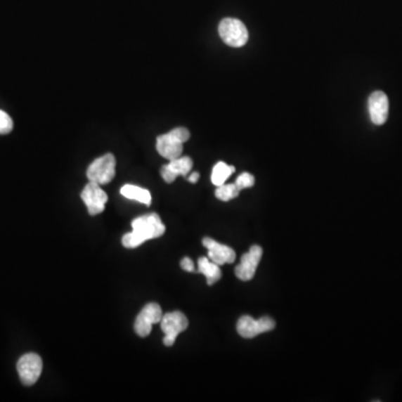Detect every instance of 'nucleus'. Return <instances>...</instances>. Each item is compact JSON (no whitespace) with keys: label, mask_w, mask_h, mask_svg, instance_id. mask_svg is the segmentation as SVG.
Listing matches in <instances>:
<instances>
[{"label":"nucleus","mask_w":402,"mask_h":402,"mask_svg":"<svg viewBox=\"0 0 402 402\" xmlns=\"http://www.w3.org/2000/svg\"><path fill=\"white\" fill-rule=\"evenodd\" d=\"M132 231L125 234L122 244L125 248H136L147 240H155L162 236L166 231V226L161 221L160 216L155 212L140 216L132 221Z\"/></svg>","instance_id":"nucleus-1"},{"label":"nucleus","mask_w":402,"mask_h":402,"mask_svg":"<svg viewBox=\"0 0 402 402\" xmlns=\"http://www.w3.org/2000/svg\"><path fill=\"white\" fill-rule=\"evenodd\" d=\"M190 138V132L185 128H176L169 134L159 136L157 150L159 155L169 161L180 158L183 151V143Z\"/></svg>","instance_id":"nucleus-2"},{"label":"nucleus","mask_w":402,"mask_h":402,"mask_svg":"<svg viewBox=\"0 0 402 402\" xmlns=\"http://www.w3.org/2000/svg\"><path fill=\"white\" fill-rule=\"evenodd\" d=\"M117 160L112 153H106L103 157L96 159L87 169L86 176L91 182L98 185H108L115 177Z\"/></svg>","instance_id":"nucleus-3"},{"label":"nucleus","mask_w":402,"mask_h":402,"mask_svg":"<svg viewBox=\"0 0 402 402\" xmlns=\"http://www.w3.org/2000/svg\"><path fill=\"white\" fill-rule=\"evenodd\" d=\"M221 39L228 46L242 47L248 41V30L242 20L225 18L218 27Z\"/></svg>","instance_id":"nucleus-4"},{"label":"nucleus","mask_w":402,"mask_h":402,"mask_svg":"<svg viewBox=\"0 0 402 402\" xmlns=\"http://www.w3.org/2000/svg\"><path fill=\"white\" fill-rule=\"evenodd\" d=\"M161 330L164 333L163 344L166 346H172L176 342L178 335L186 331L189 325L187 316L179 311L167 313L162 316L160 322Z\"/></svg>","instance_id":"nucleus-5"},{"label":"nucleus","mask_w":402,"mask_h":402,"mask_svg":"<svg viewBox=\"0 0 402 402\" xmlns=\"http://www.w3.org/2000/svg\"><path fill=\"white\" fill-rule=\"evenodd\" d=\"M274 320L269 316H263L259 320H255L249 316H244L237 322V332L244 339H253L257 335L275 329Z\"/></svg>","instance_id":"nucleus-6"},{"label":"nucleus","mask_w":402,"mask_h":402,"mask_svg":"<svg viewBox=\"0 0 402 402\" xmlns=\"http://www.w3.org/2000/svg\"><path fill=\"white\" fill-rule=\"evenodd\" d=\"M17 371L25 386H33L37 382L43 371V361L36 354H27L17 362Z\"/></svg>","instance_id":"nucleus-7"},{"label":"nucleus","mask_w":402,"mask_h":402,"mask_svg":"<svg viewBox=\"0 0 402 402\" xmlns=\"http://www.w3.org/2000/svg\"><path fill=\"white\" fill-rule=\"evenodd\" d=\"M163 313L160 305L149 303L142 309L134 322V331L141 337H148L153 331V324L160 323Z\"/></svg>","instance_id":"nucleus-8"},{"label":"nucleus","mask_w":402,"mask_h":402,"mask_svg":"<svg viewBox=\"0 0 402 402\" xmlns=\"http://www.w3.org/2000/svg\"><path fill=\"white\" fill-rule=\"evenodd\" d=\"M82 200L91 216L100 215L108 202V195L96 182H89L81 193Z\"/></svg>","instance_id":"nucleus-9"},{"label":"nucleus","mask_w":402,"mask_h":402,"mask_svg":"<svg viewBox=\"0 0 402 402\" xmlns=\"http://www.w3.org/2000/svg\"><path fill=\"white\" fill-rule=\"evenodd\" d=\"M263 256V249L259 245H254L249 248L247 253L242 255L240 263L235 268V274L242 282L253 280L256 274V269L259 267Z\"/></svg>","instance_id":"nucleus-10"},{"label":"nucleus","mask_w":402,"mask_h":402,"mask_svg":"<svg viewBox=\"0 0 402 402\" xmlns=\"http://www.w3.org/2000/svg\"><path fill=\"white\" fill-rule=\"evenodd\" d=\"M202 244L208 249V259L219 266L223 264L234 263L236 259V253L233 248L228 247L227 245L221 244L212 240L209 237H205Z\"/></svg>","instance_id":"nucleus-11"},{"label":"nucleus","mask_w":402,"mask_h":402,"mask_svg":"<svg viewBox=\"0 0 402 402\" xmlns=\"http://www.w3.org/2000/svg\"><path fill=\"white\" fill-rule=\"evenodd\" d=\"M370 117L375 125H382L388 120L389 100L382 91H375L369 98Z\"/></svg>","instance_id":"nucleus-12"},{"label":"nucleus","mask_w":402,"mask_h":402,"mask_svg":"<svg viewBox=\"0 0 402 402\" xmlns=\"http://www.w3.org/2000/svg\"><path fill=\"white\" fill-rule=\"evenodd\" d=\"M193 162L189 157H180L170 161L161 169V176L167 183H172L179 176L186 177L193 169Z\"/></svg>","instance_id":"nucleus-13"},{"label":"nucleus","mask_w":402,"mask_h":402,"mask_svg":"<svg viewBox=\"0 0 402 402\" xmlns=\"http://www.w3.org/2000/svg\"><path fill=\"white\" fill-rule=\"evenodd\" d=\"M198 272L207 278L208 285H214L221 278V267L207 257H200L198 261Z\"/></svg>","instance_id":"nucleus-14"},{"label":"nucleus","mask_w":402,"mask_h":402,"mask_svg":"<svg viewBox=\"0 0 402 402\" xmlns=\"http://www.w3.org/2000/svg\"><path fill=\"white\" fill-rule=\"evenodd\" d=\"M121 195L125 198L131 199V200L139 201L145 206H150L151 201H153V197H151L149 190L144 189V188L138 187V186L125 185L124 187L121 188Z\"/></svg>","instance_id":"nucleus-15"},{"label":"nucleus","mask_w":402,"mask_h":402,"mask_svg":"<svg viewBox=\"0 0 402 402\" xmlns=\"http://www.w3.org/2000/svg\"><path fill=\"white\" fill-rule=\"evenodd\" d=\"M234 172V167L228 166L225 162H218L212 169V182L217 187L225 185L226 180L228 179Z\"/></svg>","instance_id":"nucleus-16"},{"label":"nucleus","mask_w":402,"mask_h":402,"mask_svg":"<svg viewBox=\"0 0 402 402\" xmlns=\"http://www.w3.org/2000/svg\"><path fill=\"white\" fill-rule=\"evenodd\" d=\"M240 193V188L237 187L236 183H229L219 186L216 190V197L221 201H229L238 197Z\"/></svg>","instance_id":"nucleus-17"},{"label":"nucleus","mask_w":402,"mask_h":402,"mask_svg":"<svg viewBox=\"0 0 402 402\" xmlns=\"http://www.w3.org/2000/svg\"><path fill=\"white\" fill-rule=\"evenodd\" d=\"M235 183H236L237 187L240 188V190H242V189L253 187L255 185V178H254L253 174L244 172V174H240V177L237 178Z\"/></svg>","instance_id":"nucleus-18"},{"label":"nucleus","mask_w":402,"mask_h":402,"mask_svg":"<svg viewBox=\"0 0 402 402\" xmlns=\"http://www.w3.org/2000/svg\"><path fill=\"white\" fill-rule=\"evenodd\" d=\"M14 123L6 112L0 111V134H11Z\"/></svg>","instance_id":"nucleus-19"},{"label":"nucleus","mask_w":402,"mask_h":402,"mask_svg":"<svg viewBox=\"0 0 402 402\" xmlns=\"http://www.w3.org/2000/svg\"><path fill=\"white\" fill-rule=\"evenodd\" d=\"M180 266L183 271L186 272H195L196 269H195V264L193 261H191L189 257H185V259H182V261H180Z\"/></svg>","instance_id":"nucleus-20"},{"label":"nucleus","mask_w":402,"mask_h":402,"mask_svg":"<svg viewBox=\"0 0 402 402\" xmlns=\"http://www.w3.org/2000/svg\"><path fill=\"white\" fill-rule=\"evenodd\" d=\"M188 180H189L191 183H196V182L199 180L198 172H193V174H191L190 176H189V178H188Z\"/></svg>","instance_id":"nucleus-21"}]
</instances>
